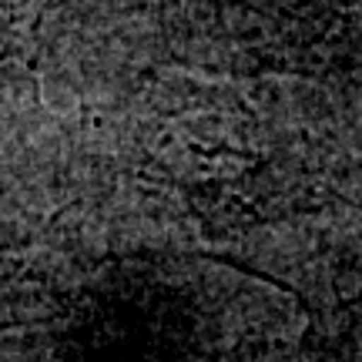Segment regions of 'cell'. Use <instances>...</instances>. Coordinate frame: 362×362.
<instances>
[{"label": "cell", "mask_w": 362, "mask_h": 362, "mask_svg": "<svg viewBox=\"0 0 362 362\" xmlns=\"http://www.w3.org/2000/svg\"><path fill=\"white\" fill-rule=\"evenodd\" d=\"M27 322V312H21L17 296L11 292V279L0 275V332H11L17 325Z\"/></svg>", "instance_id": "obj_1"}]
</instances>
